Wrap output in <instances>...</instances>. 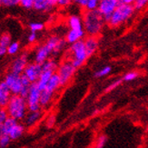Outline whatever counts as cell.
Instances as JSON below:
<instances>
[{"instance_id": "cell-2", "label": "cell", "mask_w": 148, "mask_h": 148, "mask_svg": "<svg viewBox=\"0 0 148 148\" xmlns=\"http://www.w3.org/2000/svg\"><path fill=\"white\" fill-rule=\"evenodd\" d=\"M5 109L8 114V116L17 120L18 122L23 121L28 113L27 99L22 97L21 95H12Z\"/></svg>"}, {"instance_id": "cell-17", "label": "cell", "mask_w": 148, "mask_h": 148, "mask_svg": "<svg viewBox=\"0 0 148 148\" xmlns=\"http://www.w3.org/2000/svg\"><path fill=\"white\" fill-rule=\"evenodd\" d=\"M25 125L19 123V122H18V123L14 127H12L11 129L9 130L8 134V136L10 137V139L12 141H16V140L19 139L23 136L24 133H25Z\"/></svg>"}, {"instance_id": "cell-38", "label": "cell", "mask_w": 148, "mask_h": 148, "mask_svg": "<svg viewBox=\"0 0 148 148\" xmlns=\"http://www.w3.org/2000/svg\"><path fill=\"white\" fill-rule=\"evenodd\" d=\"M8 117V114L5 108H0V125H3L4 122Z\"/></svg>"}, {"instance_id": "cell-18", "label": "cell", "mask_w": 148, "mask_h": 148, "mask_svg": "<svg viewBox=\"0 0 148 148\" xmlns=\"http://www.w3.org/2000/svg\"><path fill=\"white\" fill-rule=\"evenodd\" d=\"M67 25L69 29H75V30H83V19L77 15H71L67 18ZM85 30V29H84Z\"/></svg>"}, {"instance_id": "cell-20", "label": "cell", "mask_w": 148, "mask_h": 148, "mask_svg": "<svg viewBox=\"0 0 148 148\" xmlns=\"http://www.w3.org/2000/svg\"><path fill=\"white\" fill-rule=\"evenodd\" d=\"M62 86H61V81H60V78H59V76L58 75H57L56 73H55L52 77L50 78L48 84H47V86L46 87V89L47 90V91L51 92V93H56L57 90L59 89V87ZM45 90V89H44Z\"/></svg>"}, {"instance_id": "cell-37", "label": "cell", "mask_w": 148, "mask_h": 148, "mask_svg": "<svg viewBox=\"0 0 148 148\" xmlns=\"http://www.w3.org/2000/svg\"><path fill=\"white\" fill-rule=\"evenodd\" d=\"M34 1L35 0H21L20 5L25 9H32L34 8Z\"/></svg>"}, {"instance_id": "cell-8", "label": "cell", "mask_w": 148, "mask_h": 148, "mask_svg": "<svg viewBox=\"0 0 148 148\" xmlns=\"http://www.w3.org/2000/svg\"><path fill=\"white\" fill-rule=\"evenodd\" d=\"M119 6V0H100L98 5V11L104 16L105 22L106 23L110 18L114 11Z\"/></svg>"}, {"instance_id": "cell-23", "label": "cell", "mask_w": 148, "mask_h": 148, "mask_svg": "<svg viewBox=\"0 0 148 148\" xmlns=\"http://www.w3.org/2000/svg\"><path fill=\"white\" fill-rule=\"evenodd\" d=\"M31 85H32V83L22 74V89H21V93L19 95H21L24 98H27L29 94Z\"/></svg>"}, {"instance_id": "cell-29", "label": "cell", "mask_w": 148, "mask_h": 148, "mask_svg": "<svg viewBox=\"0 0 148 148\" xmlns=\"http://www.w3.org/2000/svg\"><path fill=\"white\" fill-rule=\"evenodd\" d=\"M29 29H30V32H40L44 29V24L41 23V22H32L29 24Z\"/></svg>"}, {"instance_id": "cell-4", "label": "cell", "mask_w": 148, "mask_h": 148, "mask_svg": "<svg viewBox=\"0 0 148 148\" xmlns=\"http://www.w3.org/2000/svg\"><path fill=\"white\" fill-rule=\"evenodd\" d=\"M69 53H70V56H71L70 61L72 62L73 66L76 69L81 67L84 65V63L88 58L84 39L77 41L75 44L70 45Z\"/></svg>"}, {"instance_id": "cell-13", "label": "cell", "mask_w": 148, "mask_h": 148, "mask_svg": "<svg viewBox=\"0 0 148 148\" xmlns=\"http://www.w3.org/2000/svg\"><path fill=\"white\" fill-rule=\"evenodd\" d=\"M12 94L9 87L3 80L0 82V108H5L11 98Z\"/></svg>"}, {"instance_id": "cell-6", "label": "cell", "mask_w": 148, "mask_h": 148, "mask_svg": "<svg viewBox=\"0 0 148 148\" xmlns=\"http://www.w3.org/2000/svg\"><path fill=\"white\" fill-rule=\"evenodd\" d=\"M40 96H41V90L38 87L36 83H32L29 94L27 97L25 98L27 102L28 112H36L40 111L42 107L40 106Z\"/></svg>"}, {"instance_id": "cell-15", "label": "cell", "mask_w": 148, "mask_h": 148, "mask_svg": "<svg viewBox=\"0 0 148 148\" xmlns=\"http://www.w3.org/2000/svg\"><path fill=\"white\" fill-rule=\"evenodd\" d=\"M84 42L88 57L92 56L98 49L99 41L97 36H87L86 39H84Z\"/></svg>"}, {"instance_id": "cell-21", "label": "cell", "mask_w": 148, "mask_h": 148, "mask_svg": "<svg viewBox=\"0 0 148 148\" xmlns=\"http://www.w3.org/2000/svg\"><path fill=\"white\" fill-rule=\"evenodd\" d=\"M54 6L51 5L50 0H35L34 1V8L38 12H48L52 9Z\"/></svg>"}, {"instance_id": "cell-34", "label": "cell", "mask_w": 148, "mask_h": 148, "mask_svg": "<svg viewBox=\"0 0 148 148\" xmlns=\"http://www.w3.org/2000/svg\"><path fill=\"white\" fill-rule=\"evenodd\" d=\"M148 5V0H136L134 6L136 11H141Z\"/></svg>"}, {"instance_id": "cell-44", "label": "cell", "mask_w": 148, "mask_h": 148, "mask_svg": "<svg viewBox=\"0 0 148 148\" xmlns=\"http://www.w3.org/2000/svg\"><path fill=\"white\" fill-rule=\"evenodd\" d=\"M8 54V48L6 47H4L2 46H0V57L4 56L5 55Z\"/></svg>"}, {"instance_id": "cell-3", "label": "cell", "mask_w": 148, "mask_h": 148, "mask_svg": "<svg viewBox=\"0 0 148 148\" xmlns=\"http://www.w3.org/2000/svg\"><path fill=\"white\" fill-rule=\"evenodd\" d=\"M136 8L134 5H120L118 8L114 11L110 18L108 19L106 24L111 27H117L122 24L125 23L134 15Z\"/></svg>"}, {"instance_id": "cell-41", "label": "cell", "mask_w": 148, "mask_h": 148, "mask_svg": "<svg viewBox=\"0 0 148 148\" xmlns=\"http://www.w3.org/2000/svg\"><path fill=\"white\" fill-rule=\"evenodd\" d=\"M36 39H37V34L36 33V32H30V34L27 36L28 43L33 44V43H35L36 41Z\"/></svg>"}, {"instance_id": "cell-46", "label": "cell", "mask_w": 148, "mask_h": 148, "mask_svg": "<svg viewBox=\"0 0 148 148\" xmlns=\"http://www.w3.org/2000/svg\"><path fill=\"white\" fill-rule=\"evenodd\" d=\"M57 1H58V0H50V3L53 6H55V5H57Z\"/></svg>"}, {"instance_id": "cell-28", "label": "cell", "mask_w": 148, "mask_h": 148, "mask_svg": "<svg viewBox=\"0 0 148 148\" xmlns=\"http://www.w3.org/2000/svg\"><path fill=\"white\" fill-rule=\"evenodd\" d=\"M18 123V121L14 119V118H12L10 116H8V118H6V120L4 122V128H5V133L6 134H8V133L9 132V130L11 129L12 127H14L16 124Z\"/></svg>"}, {"instance_id": "cell-5", "label": "cell", "mask_w": 148, "mask_h": 148, "mask_svg": "<svg viewBox=\"0 0 148 148\" xmlns=\"http://www.w3.org/2000/svg\"><path fill=\"white\" fill-rule=\"evenodd\" d=\"M75 70L76 68L73 66L72 62L70 60L64 61L58 66L56 74L59 76L62 86H66L67 84L71 81V79L73 78V76L75 73Z\"/></svg>"}, {"instance_id": "cell-22", "label": "cell", "mask_w": 148, "mask_h": 148, "mask_svg": "<svg viewBox=\"0 0 148 148\" xmlns=\"http://www.w3.org/2000/svg\"><path fill=\"white\" fill-rule=\"evenodd\" d=\"M54 93H51L47 91V89L41 91V96H40V106L42 108H47L51 104L53 98H54Z\"/></svg>"}, {"instance_id": "cell-25", "label": "cell", "mask_w": 148, "mask_h": 148, "mask_svg": "<svg viewBox=\"0 0 148 148\" xmlns=\"http://www.w3.org/2000/svg\"><path fill=\"white\" fill-rule=\"evenodd\" d=\"M112 71V67L109 66H104L102 67L101 69H99L98 71H96L95 73V78H102V77H105L106 75H108L109 74L111 73Z\"/></svg>"}, {"instance_id": "cell-35", "label": "cell", "mask_w": 148, "mask_h": 148, "mask_svg": "<svg viewBox=\"0 0 148 148\" xmlns=\"http://www.w3.org/2000/svg\"><path fill=\"white\" fill-rule=\"evenodd\" d=\"M11 139L8 136V134H4L3 136L0 137V148H6L8 147V145H10Z\"/></svg>"}, {"instance_id": "cell-30", "label": "cell", "mask_w": 148, "mask_h": 148, "mask_svg": "<svg viewBox=\"0 0 148 148\" xmlns=\"http://www.w3.org/2000/svg\"><path fill=\"white\" fill-rule=\"evenodd\" d=\"M139 76V73L136 72V71H130L126 73L124 76H123V81H125V82H131L134 79H136L137 77Z\"/></svg>"}, {"instance_id": "cell-39", "label": "cell", "mask_w": 148, "mask_h": 148, "mask_svg": "<svg viewBox=\"0 0 148 148\" xmlns=\"http://www.w3.org/2000/svg\"><path fill=\"white\" fill-rule=\"evenodd\" d=\"M55 124H56V115H54V114L49 115L46 121V125L48 128H51L55 125Z\"/></svg>"}, {"instance_id": "cell-12", "label": "cell", "mask_w": 148, "mask_h": 148, "mask_svg": "<svg viewBox=\"0 0 148 148\" xmlns=\"http://www.w3.org/2000/svg\"><path fill=\"white\" fill-rule=\"evenodd\" d=\"M52 55L49 48L46 46V44H43L36 49L35 56H34V62L43 65L47 60L49 59V56Z\"/></svg>"}, {"instance_id": "cell-42", "label": "cell", "mask_w": 148, "mask_h": 148, "mask_svg": "<svg viewBox=\"0 0 148 148\" xmlns=\"http://www.w3.org/2000/svg\"><path fill=\"white\" fill-rule=\"evenodd\" d=\"M136 0H119V5H134Z\"/></svg>"}, {"instance_id": "cell-36", "label": "cell", "mask_w": 148, "mask_h": 148, "mask_svg": "<svg viewBox=\"0 0 148 148\" xmlns=\"http://www.w3.org/2000/svg\"><path fill=\"white\" fill-rule=\"evenodd\" d=\"M122 82H123V79H117V80H115L114 82H113L112 84H110V85H109L106 88V93H109V92L113 91V90L116 89L122 84Z\"/></svg>"}, {"instance_id": "cell-26", "label": "cell", "mask_w": 148, "mask_h": 148, "mask_svg": "<svg viewBox=\"0 0 148 148\" xmlns=\"http://www.w3.org/2000/svg\"><path fill=\"white\" fill-rule=\"evenodd\" d=\"M19 50H20V44L16 41L12 42L8 47V54L9 56H15L19 52Z\"/></svg>"}, {"instance_id": "cell-32", "label": "cell", "mask_w": 148, "mask_h": 148, "mask_svg": "<svg viewBox=\"0 0 148 148\" xmlns=\"http://www.w3.org/2000/svg\"><path fill=\"white\" fill-rule=\"evenodd\" d=\"M21 0H0V5L5 8H12L20 5Z\"/></svg>"}, {"instance_id": "cell-31", "label": "cell", "mask_w": 148, "mask_h": 148, "mask_svg": "<svg viewBox=\"0 0 148 148\" xmlns=\"http://www.w3.org/2000/svg\"><path fill=\"white\" fill-rule=\"evenodd\" d=\"M100 0H88V2L86 5V9L88 11H93V10H97L98 5H99Z\"/></svg>"}, {"instance_id": "cell-11", "label": "cell", "mask_w": 148, "mask_h": 148, "mask_svg": "<svg viewBox=\"0 0 148 148\" xmlns=\"http://www.w3.org/2000/svg\"><path fill=\"white\" fill-rule=\"evenodd\" d=\"M28 55L27 53H22L16 56L13 60L10 66V71L13 73H16L18 75H22L24 73V70L28 65Z\"/></svg>"}, {"instance_id": "cell-16", "label": "cell", "mask_w": 148, "mask_h": 148, "mask_svg": "<svg viewBox=\"0 0 148 148\" xmlns=\"http://www.w3.org/2000/svg\"><path fill=\"white\" fill-rule=\"evenodd\" d=\"M43 113L42 111H36V112H28L25 115V119L23 120L24 125L25 127H32L36 124H37L42 118Z\"/></svg>"}, {"instance_id": "cell-1", "label": "cell", "mask_w": 148, "mask_h": 148, "mask_svg": "<svg viewBox=\"0 0 148 148\" xmlns=\"http://www.w3.org/2000/svg\"><path fill=\"white\" fill-rule=\"evenodd\" d=\"M105 19L98 10H86L83 16V25L88 36H97L105 25Z\"/></svg>"}, {"instance_id": "cell-9", "label": "cell", "mask_w": 148, "mask_h": 148, "mask_svg": "<svg viewBox=\"0 0 148 148\" xmlns=\"http://www.w3.org/2000/svg\"><path fill=\"white\" fill-rule=\"evenodd\" d=\"M42 65L37 64L36 62L29 63L28 65L24 70L23 75L27 77V78L31 82V83H36L39 79V77L42 74Z\"/></svg>"}, {"instance_id": "cell-27", "label": "cell", "mask_w": 148, "mask_h": 148, "mask_svg": "<svg viewBox=\"0 0 148 148\" xmlns=\"http://www.w3.org/2000/svg\"><path fill=\"white\" fill-rule=\"evenodd\" d=\"M12 43L11 41V36L8 33H3L0 35V46L8 48L9 45Z\"/></svg>"}, {"instance_id": "cell-24", "label": "cell", "mask_w": 148, "mask_h": 148, "mask_svg": "<svg viewBox=\"0 0 148 148\" xmlns=\"http://www.w3.org/2000/svg\"><path fill=\"white\" fill-rule=\"evenodd\" d=\"M58 64L55 59L49 58L48 60H47L42 65V69L43 70H48V71H53L55 73H56L57 68H58Z\"/></svg>"}, {"instance_id": "cell-19", "label": "cell", "mask_w": 148, "mask_h": 148, "mask_svg": "<svg viewBox=\"0 0 148 148\" xmlns=\"http://www.w3.org/2000/svg\"><path fill=\"white\" fill-rule=\"evenodd\" d=\"M55 74V72L53 71H48V70H43L42 71V74L39 77V79H38V81L36 82L38 87H39V89L41 90V91H43L44 89H46L47 84L50 80V78L52 77V75Z\"/></svg>"}, {"instance_id": "cell-45", "label": "cell", "mask_w": 148, "mask_h": 148, "mask_svg": "<svg viewBox=\"0 0 148 148\" xmlns=\"http://www.w3.org/2000/svg\"><path fill=\"white\" fill-rule=\"evenodd\" d=\"M4 134H6L5 130V128H4V125H0V137L3 136Z\"/></svg>"}, {"instance_id": "cell-40", "label": "cell", "mask_w": 148, "mask_h": 148, "mask_svg": "<svg viewBox=\"0 0 148 148\" xmlns=\"http://www.w3.org/2000/svg\"><path fill=\"white\" fill-rule=\"evenodd\" d=\"M73 3V0H58L57 1V5L60 8H66Z\"/></svg>"}, {"instance_id": "cell-43", "label": "cell", "mask_w": 148, "mask_h": 148, "mask_svg": "<svg viewBox=\"0 0 148 148\" xmlns=\"http://www.w3.org/2000/svg\"><path fill=\"white\" fill-rule=\"evenodd\" d=\"M73 2L77 4L79 6H81V8H86L88 0H73Z\"/></svg>"}, {"instance_id": "cell-33", "label": "cell", "mask_w": 148, "mask_h": 148, "mask_svg": "<svg viewBox=\"0 0 148 148\" xmlns=\"http://www.w3.org/2000/svg\"><path fill=\"white\" fill-rule=\"evenodd\" d=\"M107 141V137L105 134H101L97 137V140H96V143L94 146V148H104V146L106 144Z\"/></svg>"}, {"instance_id": "cell-10", "label": "cell", "mask_w": 148, "mask_h": 148, "mask_svg": "<svg viewBox=\"0 0 148 148\" xmlns=\"http://www.w3.org/2000/svg\"><path fill=\"white\" fill-rule=\"evenodd\" d=\"M45 44H46V46L49 48L51 53L54 55H57L66 47L67 43L65 39H62L59 36H51L47 38Z\"/></svg>"}, {"instance_id": "cell-7", "label": "cell", "mask_w": 148, "mask_h": 148, "mask_svg": "<svg viewBox=\"0 0 148 148\" xmlns=\"http://www.w3.org/2000/svg\"><path fill=\"white\" fill-rule=\"evenodd\" d=\"M4 81L9 87L13 95H19L22 89V75L9 71L5 75Z\"/></svg>"}, {"instance_id": "cell-14", "label": "cell", "mask_w": 148, "mask_h": 148, "mask_svg": "<svg viewBox=\"0 0 148 148\" xmlns=\"http://www.w3.org/2000/svg\"><path fill=\"white\" fill-rule=\"evenodd\" d=\"M86 32L85 30H75V29H69L66 34V37L65 40L66 41L67 44L72 45L75 44V42L82 40L86 36Z\"/></svg>"}]
</instances>
